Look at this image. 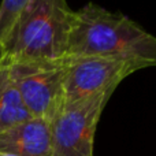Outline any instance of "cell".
<instances>
[{"instance_id": "cell-1", "label": "cell", "mask_w": 156, "mask_h": 156, "mask_svg": "<svg viewBox=\"0 0 156 156\" xmlns=\"http://www.w3.org/2000/svg\"><path fill=\"white\" fill-rule=\"evenodd\" d=\"M101 56L137 67H156V36L119 12L88 3L74 11L67 58Z\"/></svg>"}, {"instance_id": "cell-2", "label": "cell", "mask_w": 156, "mask_h": 156, "mask_svg": "<svg viewBox=\"0 0 156 156\" xmlns=\"http://www.w3.org/2000/svg\"><path fill=\"white\" fill-rule=\"evenodd\" d=\"M73 19L66 0H29L2 43L3 65L63 62Z\"/></svg>"}, {"instance_id": "cell-3", "label": "cell", "mask_w": 156, "mask_h": 156, "mask_svg": "<svg viewBox=\"0 0 156 156\" xmlns=\"http://www.w3.org/2000/svg\"><path fill=\"white\" fill-rule=\"evenodd\" d=\"M111 92L65 103L51 121V156H93L97 123Z\"/></svg>"}, {"instance_id": "cell-4", "label": "cell", "mask_w": 156, "mask_h": 156, "mask_svg": "<svg viewBox=\"0 0 156 156\" xmlns=\"http://www.w3.org/2000/svg\"><path fill=\"white\" fill-rule=\"evenodd\" d=\"M5 66L30 115L51 122L65 104V60L58 63L18 62Z\"/></svg>"}, {"instance_id": "cell-5", "label": "cell", "mask_w": 156, "mask_h": 156, "mask_svg": "<svg viewBox=\"0 0 156 156\" xmlns=\"http://www.w3.org/2000/svg\"><path fill=\"white\" fill-rule=\"evenodd\" d=\"M137 71L126 62L101 56L65 59V103L78 101L100 93H114L118 85Z\"/></svg>"}, {"instance_id": "cell-6", "label": "cell", "mask_w": 156, "mask_h": 156, "mask_svg": "<svg viewBox=\"0 0 156 156\" xmlns=\"http://www.w3.org/2000/svg\"><path fill=\"white\" fill-rule=\"evenodd\" d=\"M0 152L16 156H51V122L30 118L0 133Z\"/></svg>"}, {"instance_id": "cell-7", "label": "cell", "mask_w": 156, "mask_h": 156, "mask_svg": "<svg viewBox=\"0 0 156 156\" xmlns=\"http://www.w3.org/2000/svg\"><path fill=\"white\" fill-rule=\"evenodd\" d=\"M33 118L16 89L7 66H0V133Z\"/></svg>"}, {"instance_id": "cell-8", "label": "cell", "mask_w": 156, "mask_h": 156, "mask_svg": "<svg viewBox=\"0 0 156 156\" xmlns=\"http://www.w3.org/2000/svg\"><path fill=\"white\" fill-rule=\"evenodd\" d=\"M27 2L29 0H2L0 3V45Z\"/></svg>"}, {"instance_id": "cell-9", "label": "cell", "mask_w": 156, "mask_h": 156, "mask_svg": "<svg viewBox=\"0 0 156 156\" xmlns=\"http://www.w3.org/2000/svg\"><path fill=\"white\" fill-rule=\"evenodd\" d=\"M3 60H4V54H3V47L0 45V66L3 65Z\"/></svg>"}, {"instance_id": "cell-10", "label": "cell", "mask_w": 156, "mask_h": 156, "mask_svg": "<svg viewBox=\"0 0 156 156\" xmlns=\"http://www.w3.org/2000/svg\"><path fill=\"white\" fill-rule=\"evenodd\" d=\"M0 156H16V155H11V154H4V152H0Z\"/></svg>"}]
</instances>
